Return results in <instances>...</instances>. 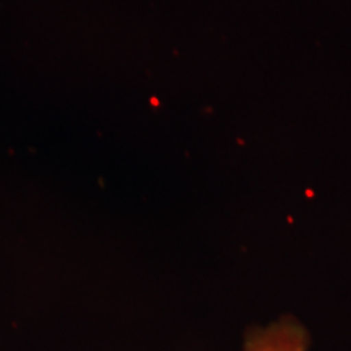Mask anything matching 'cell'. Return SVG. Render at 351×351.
<instances>
[{
    "mask_svg": "<svg viewBox=\"0 0 351 351\" xmlns=\"http://www.w3.org/2000/svg\"><path fill=\"white\" fill-rule=\"evenodd\" d=\"M311 337L302 324L283 317L267 327H254L245 337L244 351H309Z\"/></svg>",
    "mask_w": 351,
    "mask_h": 351,
    "instance_id": "1",
    "label": "cell"
}]
</instances>
